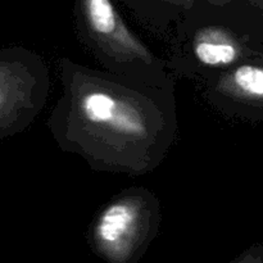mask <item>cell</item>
<instances>
[{
    "mask_svg": "<svg viewBox=\"0 0 263 263\" xmlns=\"http://www.w3.org/2000/svg\"><path fill=\"white\" fill-rule=\"evenodd\" d=\"M63 84L53 120L64 148L113 171L141 174L154 167L167 125L153 98L67 61Z\"/></svg>",
    "mask_w": 263,
    "mask_h": 263,
    "instance_id": "obj_1",
    "label": "cell"
},
{
    "mask_svg": "<svg viewBox=\"0 0 263 263\" xmlns=\"http://www.w3.org/2000/svg\"><path fill=\"white\" fill-rule=\"evenodd\" d=\"M158 203L146 190H131L108 203L91 229L98 256L112 263L135 261L154 235Z\"/></svg>",
    "mask_w": 263,
    "mask_h": 263,
    "instance_id": "obj_2",
    "label": "cell"
},
{
    "mask_svg": "<svg viewBox=\"0 0 263 263\" xmlns=\"http://www.w3.org/2000/svg\"><path fill=\"white\" fill-rule=\"evenodd\" d=\"M82 25L94 48L118 63L152 64L153 55L131 32L110 0H81Z\"/></svg>",
    "mask_w": 263,
    "mask_h": 263,
    "instance_id": "obj_3",
    "label": "cell"
},
{
    "mask_svg": "<svg viewBox=\"0 0 263 263\" xmlns=\"http://www.w3.org/2000/svg\"><path fill=\"white\" fill-rule=\"evenodd\" d=\"M193 50L200 63L223 67L238 61L241 46L235 36L225 28L207 27L195 35Z\"/></svg>",
    "mask_w": 263,
    "mask_h": 263,
    "instance_id": "obj_4",
    "label": "cell"
},
{
    "mask_svg": "<svg viewBox=\"0 0 263 263\" xmlns=\"http://www.w3.org/2000/svg\"><path fill=\"white\" fill-rule=\"evenodd\" d=\"M225 94L263 108V64L246 63L231 69L220 82Z\"/></svg>",
    "mask_w": 263,
    "mask_h": 263,
    "instance_id": "obj_5",
    "label": "cell"
},
{
    "mask_svg": "<svg viewBox=\"0 0 263 263\" xmlns=\"http://www.w3.org/2000/svg\"><path fill=\"white\" fill-rule=\"evenodd\" d=\"M174 2L180 5H184V7H190V5L194 4L195 2H199V0H174ZM203 2H207L212 5H217V7H225L231 0H203Z\"/></svg>",
    "mask_w": 263,
    "mask_h": 263,
    "instance_id": "obj_6",
    "label": "cell"
},
{
    "mask_svg": "<svg viewBox=\"0 0 263 263\" xmlns=\"http://www.w3.org/2000/svg\"><path fill=\"white\" fill-rule=\"evenodd\" d=\"M252 2H253L254 4L257 5V7L262 8V9H263V0H252Z\"/></svg>",
    "mask_w": 263,
    "mask_h": 263,
    "instance_id": "obj_7",
    "label": "cell"
}]
</instances>
